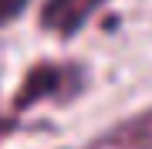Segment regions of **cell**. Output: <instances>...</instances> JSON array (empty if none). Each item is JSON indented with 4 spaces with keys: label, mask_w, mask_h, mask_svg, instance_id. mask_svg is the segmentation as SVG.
<instances>
[{
    "label": "cell",
    "mask_w": 152,
    "mask_h": 149,
    "mask_svg": "<svg viewBox=\"0 0 152 149\" xmlns=\"http://www.w3.org/2000/svg\"><path fill=\"white\" fill-rule=\"evenodd\" d=\"M75 68H61V65H37V68H31V75L24 78V85H20V92H17V98H14V109L20 112V109H31L34 102H41V98H54V95H68L64 88L71 85L75 88Z\"/></svg>",
    "instance_id": "obj_1"
},
{
    "label": "cell",
    "mask_w": 152,
    "mask_h": 149,
    "mask_svg": "<svg viewBox=\"0 0 152 149\" xmlns=\"http://www.w3.org/2000/svg\"><path fill=\"white\" fill-rule=\"evenodd\" d=\"M88 149H152V109L112 126L108 132L91 139Z\"/></svg>",
    "instance_id": "obj_2"
},
{
    "label": "cell",
    "mask_w": 152,
    "mask_h": 149,
    "mask_svg": "<svg viewBox=\"0 0 152 149\" xmlns=\"http://www.w3.org/2000/svg\"><path fill=\"white\" fill-rule=\"evenodd\" d=\"M98 4H105V0H48L41 10V24L58 34H75Z\"/></svg>",
    "instance_id": "obj_3"
},
{
    "label": "cell",
    "mask_w": 152,
    "mask_h": 149,
    "mask_svg": "<svg viewBox=\"0 0 152 149\" xmlns=\"http://www.w3.org/2000/svg\"><path fill=\"white\" fill-rule=\"evenodd\" d=\"M27 7V0H0V24H7V21H14L17 14Z\"/></svg>",
    "instance_id": "obj_4"
}]
</instances>
